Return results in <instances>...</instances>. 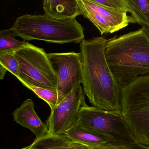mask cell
I'll return each instance as SVG.
<instances>
[{"instance_id": "1", "label": "cell", "mask_w": 149, "mask_h": 149, "mask_svg": "<svg viewBox=\"0 0 149 149\" xmlns=\"http://www.w3.org/2000/svg\"><path fill=\"white\" fill-rule=\"evenodd\" d=\"M108 40L102 36L84 39L80 43L83 89L93 107L122 113V87L106 59Z\"/></svg>"}, {"instance_id": "2", "label": "cell", "mask_w": 149, "mask_h": 149, "mask_svg": "<svg viewBox=\"0 0 149 149\" xmlns=\"http://www.w3.org/2000/svg\"><path fill=\"white\" fill-rule=\"evenodd\" d=\"M109 67L122 87L149 74V40L143 28L108 40Z\"/></svg>"}, {"instance_id": "3", "label": "cell", "mask_w": 149, "mask_h": 149, "mask_svg": "<svg viewBox=\"0 0 149 149\" xmlns=\"http://www.w3.org/2000/svg\"><path fill=\"white\" fill-rule=\"evenodd\" d=\"M16 36L24 40H39L51 43H81L84 29L75 19H57L47 15L25 14L12 27Z\"/></svg>"}, {"instance_id": "4", "label": "cell", "mask_w": 149, "mask_h": 149, "mask_svg": "<svg viewBox=\"0 0 149 149\" xmlns=\"http://www.w3.org/2000/svg\"><path fill=\"white\" fill-rule=\"evenodd\" d=\"M122 114L141 148L149 149V74L122 88Z\"/></svg>"}, {"instance_id": "5", "label": "cell", "mask_w": 149, "mask_h": 149, "mask_svg": "<svg viewBox=\"0 0 149 149\" xmlns=\"http://www.w3.org/2000/svg\"><path fill=\"white\" fill-rule=\"evenodd\" d=\"M77 124L134 149L141 148L135 140L122 113L102 110L86 104L79 112Z\"/></svg>"}, {"instance_id": "6", "label": "cell", "mask_w": 149, "mask_h": 149, "mask_svg": "<svg viewBox=\"0 0 149 149\" xmlns=\"http://www.w3.org/2000/svg\"><path fill=\"white\" fill-rule=\"evenodd\" d=\"M15 54L19 66L17 79L22 83L56 91V76L43 49L28 42L15 50Z\"/></svg>"}, {"instance_id": "7", "label": "cell", "mask_w": 149, "mask_h": 149, "mask_svg": "<svg viewBox=\"0 0 149 149\" xmlns=\"http://www.w3.org/2000/svg\"><path fill=\"white\" fill-rule=\"evenodd\" d=\"M85 95L81 84H77L59 104L51 109L47 123L49 133L64 135L77 123L79 112L86 104Z\"/></svg>"}, {"instance_id": "8", "label": "cell", "mask_w": 149, "mask_h": 149, "mask_svg": "<svg viewBox=\"0 0 149 149\" xmlns=\"http://www.w3.org/2000/svg\"><path fill=\"white\" fill-rule=\"evenodd\" d=\"M48 57L57 79V91L61 101L82 82V63L80 53H49Z\"/></svg>"}, {"instance_id": "9", "label": "cell", "mask_w": 149, "mask_h": 149, "mask_svg": "<svg viewBox=\"0 0 149 149\" xmlns=\"http://www.w3.org/2000/svg\"><path fill=\"white\" fill-rule=\"evenodd\" d=\"M13 119L24 128H27L35 135L36 139L45 137L49 133L47 124L44 123L38 116L34 109V103L31 99L23 102L13 112Z\"/></svg>"}, {"instance_id": "10", "label": "cell", "mask_w": 149, "mask_h": 149, "mask_svg": "<svg viewBox=\"0 0 149 149\" xmlns=\"http://www.w3.org/2000/svg\"><path fill=\"white\" fill-rule=\"evenodd\" d=\"M79 0H44L43 8L45 14L57 19H75L82 15Z\"/></svg>"}, {"instance_id": "11", "label": "cell", "mask_w": 149, "mask_h": 149, "mask_svg": "<svg viewBox=\"0 0 149 149\" xmlns=\"http://www.w3.org/2000/svg\"><path fill=\"white\" fill-rule=\"evenodd\" d=\"M64 135L73 142L80 143L92 148L118 143L111 138L84 129L77 124L68 130Z\"/></svg>"}, {"instance_id": "12", "label": "cell", "mask_w": 149, "mask_h": 149, "mask_svg": "<svg viewBox=\"0 0 149 149\" xmlns=\"http://www.w3.org/2000/svg\"><path fill=\"white\" fill-rule=\"evenodd\" d=\"M83 1L88 7L100 14L106 19L113 26L116 32L126 27L130 23H136L132 16H129L126 13L107 9L94 3L91 0H83Z\"/></svg>"}, {"instance_id": "13", "label": "cell", "mask_w": 149, "mask_h": 149, "mask_svg": "<svg viewBox=\"0 0 149 149\" xmlns=\"http://www.w3.org/2000/svg\"><path fill=\"white\" fill-rule=\"evenodd\" d=\"M129 13L142 27L149 28V0H126Z\"/></svg>"}, {"instance_id": "14", "label": "cell", "mask_w": 149, "mask_h": 149, "mask_svg": "<svg viewBox=\"0 0 149 149\" xmlns=\"http://www.w3.org/2000/svg\"><path fill=\"white\" fill-rule=\"evenodd\" d=\"M78 1L82 15L89 20L96 27L102 35L116 32L113 26L106 19L100 14L88 7L84 2L83 0H79Z\"/></svg>"}, {"instance_id": "15", "label": "cell", "mask_w": 149, "mask_h": 149, "mask_svg": "<svg viewBox=\"0 0 149 149\" xmlns=\"http://www.w3.org/2000/svg\"><path fill=\"white\" fill-rule=\"evenodd\" d=\"M71 140L65 135L56 136L49 133L45 137L36 139L30 149H68Z\"/></svg>"}, {"instance_id": "16", "label": "cell", "mask_w": 149, "mask_h": 149, "mask_svg": "<svg viewBox=\"0 0 149 149\" xmlns=\"http://www.w3.org/2000/svg\"><path fill=\"white\" fill-rule=\"evenodd\" d=\"M16 36L13 29H4L0 32V52L15 51L26 45L28 42L19 41L15 38Z\"/></svg>"}, {"instance_id": "17", "label": "cell", "mask_w": 149, "mask_h": 149, "mask_svg": "<svg viewBox=\"0 0 149 149\" xmlns=\"http://www.w3.org/2000/svg\"><path fill=\"white\" fill-rule=\"evenodd\" d=\"M22 84L33 91L38 97L46 102L51 109L61 102L57 91L35 87L26 83Z\"/></svg>"}, {"instance_id": "18", "label": "cell", "mask_w": 149, "mask_h": 149, "mask_svg": "<svg viewBox=\"0 0 149 149\" xmlns=\"http://www.w3.org/2000/svg\"><path fill=\"white\" fill-rule=\"evenodd\" d=\"M0 66L18 78L19 76V66L15 51L0 52Z\"/></svg>"}, {"instance_id": "19", "label": "cell", "mask_w": 149, "mask_h": 149, "mask_svg": "<svg viewBox=\"0 0 149 149\" xmlns=\"http://www.w3.org/2000/svg\"><path fill=\"white\" fill-rule=\"evenodd\" d=\"M91 1L107 9L121 13H129L126 0H91Z\"/></svg>"}, {"instance_id": "20", "label": "cell", "mask_w": 149, "mask_h": 149, "mask_svg": "<svg viewBox=\"0 0 149 149\" xmlns=\"http://www.w3.org/2000/svg\"><path fill=\"white\" fill-rule=\"evenodd\" d=\"M92 149H135L131 146L120 143L111 144L103 147L92 148Z\"/></svg>"}, {"instance_id": "21", "label": "cell", "mask_w": 149, "mask_h": 149, "mask_svg": "<svg viewBox=\"0 0 149 149\" xmlns=\"http://www.w3.org/2000/svg\"><path fill=\"white\" fill-rule=\"evenodd\" d=\"M68 149H92V148L80 143L71 141Z\"/></svg>"}, {"instance_id": "22", "label": "cell", "mask_w": 149, "mask_h": 149, "mask_svg": "<svg viewBox=\"0 0 149 149\" xmlns=\"http://www.w3.org/2000/svg\"><path fill=\"white\" fill-rule=\"evenodd\" d=\"M7 71L6 68L0 66V80H3L4 79L5 74Z\"/></svg>"}, {"instance_id": "23", "label": "cell", "mask_w": 149, "mask_h": 149, "mask_svg": "<svg viewBox=\"0 0 149 149\" xmlns=\"http://www.w3.org/2000/svg\"><path fill=\"white\" fill-rule=\"evenodd\" d=\"M145 34L149 40V28L142 27Z\"/></svg>"}, {"instance_id": "24", "label": "cell", "mask_w": 149, "mask_h": 149, "mask_svg": "<svg viewBox=\"0 0 149 149\" xmlns=\"http://www.w3.org/2000/svg\"><path fill=\"white\" fill-rule=\"evenodd\" d=\"M30 145H29V146H26V147H24V148H22L21 149H30Z\"/></svg>"}, {"instance_id": "25", "label": "cell", "mask_w": 149, "mask_h": 149, "mask_svg": "<svg viewBox=\"0 0 149 149\" xmlns=\"http://www.w3.org/2000/svg\"></svg>"}]
</instances>
